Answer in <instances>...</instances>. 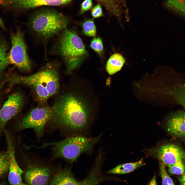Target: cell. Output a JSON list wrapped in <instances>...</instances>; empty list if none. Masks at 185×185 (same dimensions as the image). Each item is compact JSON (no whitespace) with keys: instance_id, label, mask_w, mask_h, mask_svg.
<instances>
[{"instance_id":"23","label":"cell","mask_w":185,"mask_h":185,"mask_svg":"<svg viewBox=\"0 0 185 185\" xmlns=\"http://www.w3.org/2000/svg\"><path fill=\"white\" fill-rule=\"evenodd\" d=\"M168 171L172 174L180 175L183 173L185 171V166L183 161H179L168 166Z\"/></svg>"},{"instance_id":"19","label":"cell","mask_w":185,"mask_h":185,"mask_svg":"<svg viewBox=\"0 0 185 185\" xmlns=\"http://www.w3.org/2000/svg\"><path fill=\"white\" fill-rule=\"evenodd\" d=\"M141 159L134 163H130L119 165L109 171V173L113 174H123L130 173L135 169L145 165Z\"/></svg>"},{"instance_id":"12","label":"cell","mask_w":185,"mask_h":185,"mask_svg":"<svg viewBox=\"0 0 185 185\" xmlns=\"http://www.w3.org/2000/svg\"><path fill=\"white\" fill-rule=\"evenodd\" d=\"M7 144V151L9 160L8 179L11 185H23L21 175L23 171L19 166L16 159L15 149L12 140L9 132L5 131Z\"/></svg>"},{"instance_id":"11","label":"cell","mask_w":185,"mask_h":185,"mask_svg":"<svg viewBox=\"0 0 185 185\" xmlns=\"http://www.w3.org/2000/svg\"><path fill=\"white\" fill-rule=\"evenodd\" d=\"M105 9L109 16L116 18L121 26L130 19L125 0H94Z\"/></svg>"},{"instance_id":"13","label":"cell","mask_w":185,"mask_h":185,"mask_svg":"<svg viewBox=\"0 0 185 185\" xmlns=\"http://www.w3.org/2000/svg\"><path fill=\"white\" fill-rule=\"evenodd\" d=\"M165 121L169 134L177 138L185 139V112L180 110L173 113Z\"/></svg>"},{"instance_id":"24","label":"cell","mask_w":185,"mask_h":185,"mask_svg":"<svg viewBox=\"0 0 185 185\" xmlns=\"http://www.w3.org/2000/svg\"><path fill=\"white\" fill-rule=\"evenodd\" d=\"M160 168L162 184L174 185L173 180L168 175L164 165L162 163H160Z\"/></svg>"},{"instance_id":"5","label":"cell","mask_w":185,"mask_h":185,"mask_svg":"<svg viewBox=\"0 0 185 185\" xmlns=\"http://www.w3.org/2000/svg\"><path fill=\"white\" fill-rule=\"evenodd\" d=\"M100 137L99 136L89 138L80 135H75L59 141L33 146L39 148L52 146L54 158H62L73 162L81 153L92 149Z\"/></svg>"},{"instance_id":"6","label":"cell","mask_w":185,"mask_h":185,"mask_svg":"<svg viewBox=\"0 0 185 185\" xmlns=\"http://www.w3.org/2000/svg\"><path fill=\"white\" fill-rule=\"evenodd\" d=\"M24 35V33L19 28L14 32L11 33V48L7 59L9 65H14L21 71L29 72L31 69L32 65L27 53Z\"/></svg>"},{"instance_id":"14","label":"cell","mask_w":185,"mask_h":185,"mask_svg":"<svg viewBox=\"0 0 185 185\" xmlns=\"http://www.w3.org/2000/svg\"><path fill=\"white\" fill-rule=\"evenodd\" d=\"M51 171L47 167L31 166L25 175L26 182L31 185H45L49 183Z\"/></svg>"},{"instance_id":"26","label":"cell","mask_w":185,"mask_h":185,"mask_svg":"<svg viewBox=\"0 0 185 185\" xmlns=\"http://www.w3.org/2000/svg\"><path fill=\"white\" fill-rule=\"evenodd\" d=\"M101 6V4L98 3L92 9L91 13L94 18H97L104 16Z\"/></svg>"},{"instance_id":"15","label":"cell","mask_w":185,"mask_h":185,"mask_svg":"<svg viewBox=\"0 0 185 185\" xmlns=\"http://www.w3.org/2000/svg\"><path fill=\"white\" fill-rule=\"evenodd\" d=\"M164 89L165 94L185 109V83L172 84L164 86Z\"/></svg>"},{"instance_id":"29","label":"cell","mask_w":185,"mask_h":185,"mask_svg":"<svg viewBox=\"0 0 185 185\" xmlns=\"http://www.w3.org/2000/svg\"><path fill=\"white\" fill-rule=\"evenodd\" d=\"M148 185H156L155 177H154L148 184Z\"/></svg>"},{"instance_id":"20","label":"cell","mask_w":185,"mask_h":185,"mask_svg":"<svg viewBox=\"0 0 185 185\" xmlns=\"http://www.w3.org/2000/svg\"><path fill=\"white\" fill-rule=\"evenodd\" d=\"M99 164L97 163L91 173L86 178L79 181L80 185H94L98 184L103 181L100 174V171Z\"/></svg>"},{"instance_id":"30","label":"cell","mask_w":185,"mask_h":185,"mask_svg":"<svg viewBox=\"0 0 185 185\" xmlns=\"http://www.w3.org/2000/svg\"><path fill=\"white\" fill-rule=\"evenodd\" d=\"M6 82V81L5 78V79L0 83V99L2 90Z\"/></svg>"},{"instance_id":"8","label":"cell","mask_w":185,"mask_h":185,"mask_svg":"<svg viewBox=\"0 0 185 185\" xmlns=\"http://www.w3.org/2000/svg\"><path fill=\"white\" fill-rule=\"evenodd\" d=\"M24 101V95L18 90L8 96L0 110V134L7 122L21 112Z\"/></svg>"},{"instance_id":"27","label":"cell","mask_w":185,"mask_h":185,"mask_svg":"<svg viewBox=\"0 0 185 185\" xmlns=\"http://www.w3.org/2000/svg\"><path fill=\"white\" fill-rule=\"evenodd\" d=\"M92 0H84L80 5L79 14L81 15L90 9L92 6Z\"/></svg>"},{"instance_id":"7","label":"cell","mask_w":185,"mask_h":185,"mask_svg":"<svg viewBox=\"0 0 185 185\" xmlns=\"http://www.w3.org/2000/svg\"><path fill=\"white\" fill-rule=\"evenodd\" d=\"M52 114L51 107L35 108L18 121L17 128L21 130L32 129L37 135L41 136L46 124L51 118Z\"/></svg>"},{"instance_id":"16","label":"cell","mask_w":185,"mask_h":185,"mask_svg":"<svg viewBox=\"0 0 185 185\" xmlns=\"http://www.w3.org/2000/svg\"><path fill=\"white\" fill-rule=\"evenodd\" d=\"M9 42L0 31V83L5 79L6 69L9 65L7 57L10 50Z\"/></svg>"},{"instance_id":"17","label":"cell","mask_w":185,"mask_h":185,"mask_svg":"<svg viewBox=\"0 0 185 185\" xmlns=\"http://www.w3.org/2000/svg\"><path fill=\"white\" fill-rule=\"evenodd\" d=\"M50 185H80L72 174L70 169L66 168L60 171L50 180Z\"/></svg>"},{"instance_id":"1","label":"cell","mask_w":185,"mask_h":185,"mask_svg":"<svg viewBox=\"0 0 185 185\" xmlns=\"http://www.w3.org/2000/svg\"><path fill=\"white\" fill-rule=\"evenodd\" d=\"M51 107L50 121L61 128L77 133L87 130L94 121L99 103L92 89L76 86L61 95Z\"/></svg>"},{"instance_id":"10","label":"cell","mask_w":185,"mask_h":185,"mask_svg":"<svg viewBox=\"0 0 185 185\" xmlns=\"http://www.w3.org/2000/svg\"><path fill=\"white\" fill-rule=\"evenodd\" d=\"M155 156L164 165L168 166L185 160V151L175 145L168 144L160 147L154 152Z\"/></svg>"},{"instance_id":"2","label":"cell","mask_w":185,"mask_h":185,"mask_svg":"<svg viewBox=\"0 0 185 185\" xmlns=\"http://www.w3.org/2000/svg\"><path fill=\"white\" fill-rule=\"evenodd\" d=\"M54 66L49 64L39 72L27 76L10 71L6 77V82L8 83L6 91H10L16 85L24 84L32 88L39 101L45 103L59 90V77Z\"/></svg>"},{"instance_id":"21","label":"cell","mask_w":185,"mask_h":185,"mask_svg":"<svg viewBox=\"0 0 185 185\" xmlns=\"http://www.w3.org/2000/svg\"><path fill=\"white\" fill-rule=\"evenodd\" d=\"M83 32L86 35L95 37L96 35V30L93 18H86L81 23Z\"/></svg>"},{"instance_id":"3","label":"cell","mask_w":185,"mask_h":185,"mask_svg":"<svg viewBox=\"0 0 185 185\" xmlns=\"http://www.w3.org/2000/svg\"><path fill=\"white\" fill-rule=\"evenodd\" d=\"M55 46V53L62 58L69 72L80 66L88 54L76 32L67 28L62 30Z\"/></svg>"},{"instance_id":"31","label":"cell","mask_w":185,"mask_h":185,"mask_svg":"<svg viewBox=\"0 0 185 185\" xmlns=\"http://www.w3.org/2000/svg\"><path fill=\"white\" fill-rule=\"evenodd\" d=\"M4 25L3 22L1 19L0 18V27H4Z\"/></svg>"},{"instance_id":"25","label":"cell","mask_w":185,"mask_h":185,"mask_svg":"<svg viewBox=\"0 0 185 185\" xmlns=\"http://www.w3.org/2000/svg\"><path fill=\"white\" fill-rule=\"evenodd\" d=\"M90 47L100 55L101 54L103 50L102 41L99 37L95 38L92 40L91 42Z\"/></svg>"},{"instance_id":"9","label":"cell","mask_w":185,"mask_h":185,"mask_svg":"<svg viewBox=\"0 0 185 185\" xmlns=\"http://www.w3.org/2000/svg\"><path fill=\"white\" fill-rule=\"evenodd\" d=\"M72 0H0V4L18 10L25 11L43 6H62Z\"/></svg>"},{"instance_id":"4","label":"cell","mask_w":185,"mask_h":185,"mask_svg":"<svg viewBox=\"0 0 185 185\" xmlns=\"http://www.w3.org/2000/svg\"><path fill=\"white\" fill-rule=\"evenodd\" d=\"M70 22L69 18L62 13L47 8L34 13L30 18L28 25L38 36L47 40L67 28Z\"/></svg>"},{"instance_id":"22","label":"cell","mask_w":185,"mask_h":185,"mask_svg":"<svg viewBox=\"0 0 185 185\" xmlns=\"http://www.w3.org/2000/svg\"><path fill=\"white\" fill-rule=\"evenodd\" d=\"M9 160L7 152H0V177L9 171Z\"/></svg>"},{"instance_id":"18","label":"cell","mask_w":185,"mask_h":185,"mask_svg":"<svg viewBox=\"0 0 185 185\" xmlns=\"http://www.w3.org/2000/svg\"><path fill=\"white\" fill-rule=\"evenodd\" d=\"M125 62V59L121 54L118 53L113 54L107 62L106 66L107 71L110 75L114 74L121 70Z\"/></svg>"},{"instance_id":"28","label":"cell","mask_w":185,"mask_h":185,"mask_svg":"<svg viewBox=\"0 0 185 185\" xmlns=\"http://www.w3.org/2000/svg\"><path fill=\"white\" fill-rule=\"evenodd\" d=\"M179 181L181 185H185V173L179 179Z\"/></svg>"}]
</instances>
